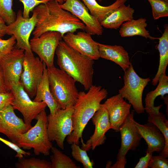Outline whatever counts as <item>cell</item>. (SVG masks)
I'll list each match as a JSON object with an SVG mask.
<instances>
[{
	"instance_id": "18",
	"label": "cell",
	"mask_w": 168,
	"mask_h": 168,
	"mask_svg": "<svg viewBox=\"0 0 168 168\" xmlns=\"http://www.w3.org/2000/svg\"><path fill=\"white\" fill-rule=\"evenodd\" d=\"M102 105L108 111L111 129L119 132L120 127L130 113L131 105L119 93L108 98Z\"/></svg>"
},
{
	"instance_id": "31",
	"label": "cell",
	"mask_w": 168,
	"mask_h": 168,
	"mask_svg": "<svg viewBox=\"0 0 168 168\" xmlns=\"http://www.w3.org/2000/svg\"><path fill=\"white\" fill-rule=\"evenodd\" d=\"M13 0H0V16L7 25L15 20L16 15L12 9Z\"/></svg>"
},
{
	"instance_id": "41",
	"label": "cell",
	"mask_w": 168,
	"mask_h": 168,
	"mask_svg": "<svg viewBox=\"0 0 168 168\" xmlns=\"http://www.w3.org/2000/svg\"><path fill=\"white\" fill-rule=\"evenodd\" d=\"M57 1L59 4H62L64 3L66 0H55Z\"/></svg>"
},
{
	"instance_id": "2",
	"label": "cell",
	"mask_w": 168,
	"mask_h": 168,
	"mask_svg": "<svg viewBox=\"0 0 168 168\" xmlns=\"http://www.w3.org/2000/svg\"><path fill=\"white\" fill-rule=\"evenodd\" d=\"M108 95L107 90L100 86L92 85L85 93L78 92L76 102L73 106L72 114V131L66 138L68 144H79L83 141V131L90 120L100 108L101 101Z\"/></svg>"
},
{
	"instance_id": "15",
	"label": "cell",
	"mask_w": 168,
	"mask_h": 168,
	"mask_svg": "<svg viewBox=\"0 0 168 168\" xmlns=\"http://www.w3.org/2000/svg\"><path fill=\"white\" fill-rule=\"evenodd\" d=\"M92 119L95 126L94 133L86 143L81 142V148L86 151L91 149L93 150L96 147L103 144L106 139L105 133L112 128L108 111L102 104Z\"/></svg>"
},
{
	"instance_id": "16",
	"label": "cell",
	"mask_w": 168,
	"mask_h": 168,
	"mask_svg": "<svg viewBox=\"0 0 168 168\" xmlns=\"http://www.w3.org/2000/svg\"><path fill=\"white\" fill-rule=\"evenodd\" d=\"M25 51L15 46L4 58L0 60L2 65L8 91L12 85L20 81L23 71Z\"/></svg>"
},
{
	"instance_id": "1",
	"label": "cell",
	"mask_w": 168,
	"mask_h": 168,
	"mask_svg": "<svg viewBox=\"0 0 168 168\" xmlns=\"http://www.w3.org/2000/svg\"><path fill=\"white\" fill-rule=\"evenodd\" d=\"M33 10L36 14L37 19L32 32L34 37L50 31L59 32L62 36L78 30L85 31V25L71 12L61 8L55 0L40 4Z\"/></svg>"
},
{
	"instance_id": "24",
	"label": "cell",
	"mask_w": 168,
	"mask_h": 168,
	"mask_svg": "<svg viewBox=\"0 0 168 168\" xmlns=\"http://www.w3.org/2000/svg\"><path fill=\"white\" fill-rule=\"evenodd\" d=\"M146 21V19L141 18L137 20L132 19L123 23L119 31L120 35L122 37L138 35L146 39H157V38L152 36L146 29L147 25Z\"/></svg>"
},
{
	"instance_id": "17",
	"label": "cell",
	"mask_w": 168,
	"mask_h": 168,
	"mask_svg": "<svg viewBox=\"0 0 168 168\" xmlns=\"http://www.w3.org/2000/svg\"><path fill=\"white\" fill-rule=\"evenodd\" d=\"M62 9L71 12L85 25L86 32L91 35H102L103 27L95 17L89 12L86 6L80 0H66L62 4H59Z\"/></svg>"
},
{
	"instance_id": "10",
	"label": "cell",
	"mask_w": 168,
	"mask_h": 168,
	"mask_svg": "<svg viewBox=\"0 0 168 168\" xmlns=\"http://www.w3.org/2000/svg\"><path fill=\"white\" fill-rule=\"evenodd\" d=\"M10 91L14 96L12 105L14 110L19 111L22 114L25 123L31 124L32 121L36 119L39 114L45 110L47 106L44 102H37L32 100L24 90L20 81L13 84Z\"/></svg>"
},
{
	"instance_id": "38",
	"label": "cell",
	"mask_w": 168,
	"mask_h": 168,
	"mask_svg": "<svg viewBox=\"0 0 168 168\" xmlns=\"http://www.w3.org/2000/svg\"><path fill=\"white\" fill-rule=\"evenodd\" d=\"M153 153H146L145 156L140 158L135 168H148Z\"/></svg>"
},
{
	"instance_id": "7",
	"label": "cell",
	"mask_w": 168,
	"mask_h": 168,
	"mask_svg": "<svg viewBox=\"0 0 168 168\" xmlns=\"http://www.w3.org/2000/svg\"><path fill=\"white\" fill-rule=\"evenodd\" d=\"M134 110H132L120 127L121 145L117 156V161L110 168H124L127 161L125 156L129 150L135 151L140 145L142 138L134 119Z\"/></svg>"
},
{
	"instance_id": "21",
	"label": "cell",
	"mask_w": 168,
	"mask_h": 168,
	"mask_svg": "<svg viewBox=\"0 0 168 168\" xmlns=\"http://www.w3.org/2000/svg\"><path fill=\"white\" fill-rule=\"evenodd\" d=\"M33 100L45 103L51 114H55L58 110L61 109L51 91L46 65L44 66L42 80L37 87L36 94Z\"/></svg>"
},
{
	"instance_id": "34",
	"label": "cell",
	"mask_w": 168,
	"mask_h": 168,
	"mask_svg": "<svg viewBox=\"0 0 168 168\" xmlns=\"http://www.w3.org/2000/svg\"><path fill=\"white\" fill-rule=\"evenodd\" d=\"M19 0L23 5L24 9L22 12L23 16L25 18H28L30 12H32L35 7L41 3H45L50 0Z\"/></svg>"
},
{
	"instance_id": "27",
	"label": "cell",
	"mask_w": 168,
	"mask_h": 168,
	"mask_svg": "<svg viewBox=\"0 0 168 168\" xmlns=\"http://www.w3.org/2000/svg\"><path fill=\"white\" fill-rule=\"evenodd\" d=\"M159 83L156 88L146 94L145 99L144 109L152 108L155 107L154 102L156 98L159 96L161 97L168 94V77L166 74L161 75L158 81Z\"/></svg>"
},
{
	"instance_id": "36",
	"label": "cell",
	"mask_w": 168,
	"mask_h": 168,
	"mask_svg": "<svg viewBox=\"0 0 168 168\" xmlns=\"http://www.w3.org/2000/svg\"><path fill=\"white\" fill-rule=\"evenodd\" d=\"M0 141L2 142L8 147L12 149L16 152L15 157L18 158L23 157V155L30 156V152H26L22 149L17 144L5 139L0 137Z\"/></svg>"
},
{
	"instance_id": "23",
	"label": "cell",
	"mask_w": 168,
	"mask_h": 168,
	"mask_svg": "<svg viewBox=\"0 0 168 168\" xmlns=\"http://www.w3.org/2000/svg\"><path fill=\"white\" fill-rule=\"evenodd\" d=\"M162 105L146 109L145 110L149 115L147 121L156 126L165 138V146L163 150L159 152V155L167 158L168 157V120L166 115L159 112V110Z\"/></svg>"
},
{
	"instance_id": "8",
	"label": "cell",
	"mask_w": 168,
	"mask_h": 168,
	"mask_svg": "<svg viewBox=\"0 0 168 168\" xmlns=\"http://www.w3.org/2000/svg\"><path fill=\"white\" fill-rule=\"evenodd\" d=\"M73 106L60 109L53 114L47 115L48 130L51 142L55 141L61 149H64V141L72 131V114Z\"/></svg>"
},
{
	"instance_id": "5",
	"label": "cell",
	"mask_w": 168,
	"mask_h": 168,
	"mask_svg": "<svg viewBox=\"0 0 168 168\" xmlns=\"http://www.w3.org/2000/svg\"><path fill=\"white\" fill-rule=\"evenodd\" d=\"M36 119L37 121L34 126L19 135L16 144L24 149H33L36 155L41 153L48 156L53 146L49 138L47 115L45 110L39 114Z\"/></svg>"
},
{
	"instance_id": "19",
	"label": "cell",
	"mask_w": 168,
	"mask_h": 168,
	"mask_svg": "<svg viewBox=\"0 0 168 168\" xmlns=\"http://www.w3.org/2000/svg\"><path fill=\"white\" fill-rule=\"evenodd\" d=\"M135 125L142 138L145 141L147 147L145 153L160 152L165 145V138L158 128L152 123L147 121L143 124L134 121Z\"/></svg>"
},
{
	"instance_id": "13",
	"label": "cell",
	"mask_w": 168,
	"mask_h": 168,
	"mask_svg": "<svg viewBox=\"0 0 168 168\" xmlns=\"http://www.w3.org/2000/svg\"><path fill=\"white\" fill-rule=\"evenodd\" d=\"M14 110L10 105L0 111V133L16 144L19 135L26 132L32 126L18 117Z\"/></svg>"
},
{
	"instance_id": "3",
	"label": "cell",
	"mask_w": 168,
	"mask_h": 168,
	"mask_svg": "<svg viewBox=\"0 0 168 168\" xmlns=\"http://www.w3.org/2000/svg\"><path fill=\"white\" fill-rule=\"evenodd\" d=\"M60 69L88 90L93 85L94 60L60 41L55 51Z\"/></svg>"
},
{
	"instance_id": "33",
	"label": "cell",
	"mask_w": 168,
	"mask_h": 168,
	"mask_svg": "<svg viewBox=\"0 0 168 168\" xmlns=\"http://www.w3.org/2000/svg\"><path fill=\"white\" fill-rule=\"evenodd\" d=\"M16 44V39L13 35L7 40L0 38V60L10 53Z\"/></svg>"
},
{
	"instance_id": "32",
	"label": "cell",
	"mask_w": 168,
	"mask_h": 168,
	"mask_svg": "<svg viewBox=\"0 0 168 168\" xmlns=\"http://www.w3.org/2000/svg\"><path fill=\"white\" fill-rule=\"evenodd\" d=\"M152 9L154 20L168 16V2L164 0H147Z\"/></svg>"
},
{
	"instance_id": "22",
	"label": "cell",
	"mask_w": 168,
	"mask_h": 168,
	"mask_svg": "<svg viewBox=\"0 0 168 168\" xmlns=\"http://www.w3.org/2000/svg\"><path fill=\"white\" fill-rule=\"evenodd\" d=\"M134 9L124 3L114 10L100 23L103 27L117 30L124 22L133 19Z\"/></svg>"
},
{
	"instance_id": "42",
	"label": "cell",
	"mask_w": 168,
	"mask_h": 168,
	"mask_svg": "<svg viewBox=\"0 0 168 168\" xmlns=\"http://www.w3.org/2000/svg\"><path fill=\"white\" fill-rule=\"evenodd\" d=\"M103 0H98V1H100V2H101V1H103Z\"/></svg>"
},
{
	"instance_id": "9",
	"label": "cell",
	"mask_w": 168,
	"mask_h": 168,
	"mask_svg": "<svg viewBox=\"0 0 168 168\" xmlns=\"http://www.w3.org/2000/svg\"><path fill=\"white\" fill-rule=\"evenodd\" d=\"M23 71L20 82L25 91L30 98L36 95L37 87L43 75L45 63L33 53L24 52Z\"/></svg>"
},
{
	"instance_id": "12",
	"label": "cell",
	"mask_w": 168,
	"mask_h": 168,
	"mask_svg": "<svg viewBox=\"0 0 168 168\" xmlns=\"http://www.w3.org/2000/svg\"><path fill=\"white\" fill-rule=\"evenodd\" d=\"M63 36L59 32L47 31L39 37H33L30 41V49L44 62L47 68L54 66V58L55 51Z\"/></svg>"
},
{
	"instance_id": "40",
	"label": "cell",
	"mask_w": 168,
	"mask_h": 168,
	"mask_svg": "<svg viewBox=\"0 0 168 168\" xmlns=\"http://www.w3.org/2000/svg\"><path fill=\"white\" fill-rule=\"evenodd\" d=\"M7 25L2 17L0 16V38L6 34V29Z\"/></svg>"
},
{
	"instance_id": "43",
	"label": "cell",
	"mask_w": 168,
	"mask_h": 168,
	"mask_svg": "<svg viewBox=\"0 0 168 168\" xmlns=\"http://www.w3.org/2000/svg\"><path fill=\"white\" fill-rule=\"evenodd\" d=\"M165 0L166 1H167V2H168V0Z\"/></svg>"
},
{
	"instance_id": "35",
	"label": "cell",
	"mask_w": 168,
	"mask_h": 168,
	"mask_svg": "<svg viewBox=\"0 0 168 168\" xmlns=\"http://www.w3.org/2000/svg\"><path fill=\"white\" fill-rule=\"evenodd\" d=\"M149 167L151 168H168V160L161 155L152 156Z\"/></svg>"
},
{
	"instance_id": "25",
	"label": "cell",
	"mask_w": 168,
	"mask_h": 168,
	"mask_svg": "<svg viewBox=\"0 0 168 168\" xmlns=\"http://www.w3.org/2000/svg\"><path fill=\"white\" fill-rule=\"evenodd\" d=\"M164 30L162 35L157 38L159 40L158 49L159 53V63L157 72L152 81V84L155 86L158 83L160 76L166 74L168 64V25L164 26Z\"/></svg>"
},
{
	"instance_id": "28",
	"label": "cell",
	"mask_w": 168,
	"mask_h": 168,
	"mask_svg": "<svg viewBox=\"0 0 168 168\" xmlns=\"http://www.w3.org/2000/svg\"><path fill=\"white\" fill-rule=\"evenodd\" d=\"M50 150L53 155L50 156L52 168H80L69 156L53 146Z\"/></svg>"
},
{
	"instance_id": "4",
	"label": "cell",
	"mask_w": 168,
	"mask_h": 168,
	"mask_svg": "<svg viewBox=\"0 0 168 168\" xmlns=\"http://www.w3.org/2000/svg\"><path fill=\"white\" fill-rule=\"evenodd\" d=\"M51 91L61 109L73 107L78 95L75 80L54 66L47 68Z\"/></svg>"
},
{
	"instance_id": "6",
	"label": "cell",
	"mask_w": 168,
	"mask_h": 168,
	"mask_svg": "<svg viewBox=\"0 0 168 168\" xmlns=\"http://www.w3.org/2000/svg\"><path fill=\"white\" fill-rule=\"evenodd\" d=\"M124 72V85L119 90V93L123 98L128 101L137 113H143L145 110L142 103V94L145 88L150 81V78H143L139 77L131 63Z\"/></svg>"
},
{
	"instance_id": "30",
	"label": "cell",
	"mask_w": 168,
	"mask_h": 168,
	"mask_svg": "<svg viewBox=\"0 0 168 168\" xmlns=\"http://www.w3.org/2000/svg\"><path fill=\"white\" fill-rule=\"evenodd\" d=\"M71 148L72 155L77 161L82 164L84 168H92L94 165V161H91L88 156L87 151L81 148L75 143L72 144Z\"/></svg>"
},
{
	"instance_id": "39",
	"label": "cell",
	"mask_w": 168,
	"mask_h": 168,
	"mask_svg": "<svg viewBox=\"0 0 168 168\" xmlns=\"http://www.w3.org/2000/svg\"><path fill=\"white\" fill-rule=\"evenodd\" d=\"M8 91L6 84L3 68L0 61V93Z\"/></svg>"
},
{
	"instance_id": "14",
	"label": "cell",
	"mask_w": 168,
	"mask_h": 168,
	"mask_svg": "<svg viewBox=\"0 0 168 168\" xmlns=\"http://www.w3.org/2000/svg\"><path fill=\"white\" fill-rule=\"evenodd\" d=\"M91 35L84 31L77 34L68 32L63 36V39L74 50L94 60H97L100 58L99 43L93 40Z\"/></svg>"
},
{
	"instance_id": "11",
	"label": "cell",
	"mask_w": 168,
	"mask_h": 168,
	"mask_svg": "<svg viewBox=\"0 0 168 168\" xmlns=\"http://www.w3.org/2000/svg\"><path fill=\"white\" fill-rule=\"evenodd\" d=\"M32 12L31 17L25 18L23 16L21 11L19 10L15 21L7 25L6 29V34L13 35L15 37V46L29 53H32L30 47L29 38L31 33L35 28L37 20L36 12L34 10Z\"/></svg>"
},
{
	"instance_id": "37",
	"label": "cell",
	"mask_w": 168,
	"mask_h": 168,
	"mask_svg": "<svg viewBox=\"0 0 168 168\" xmlns=\"http://www.w3.org/2000/svg\"><path fill=\"white\" fill-rule=\"evenodd\" d=\"M14 100V96L10 91L0 93V111L7 106L12 105Z\"/></svg>"
},
{
	"instance_id": "26",
	"label": "cell",
	"mask_w": 168,
	"mask_h": 168,
	"mask_svg": "<svg viewBox=\"0 0 168 168\" xmlns=\"http://www.w3.org/2000/svg\"><path fill=\"white\" fill-rule=\"evenodd\" d=\"M90 12L100 22L114 10L125 3L127 0H116L107 6L100 5L96 0H82Z\"/></svg>"
},
{
	"instance_id": "29",
	"label": "cell",
	"mask_w": 168,
	"mask_h": 168,
	"mask_svg": "<svg viewBox=\"0 0 168 168\" xmlns=\"http://www.w3.org/2000/svg\"><path fill=\"white\" fill-rule=\"evenodd\" d=\"M18 158V162L15 163L17 168H52L50 162L34 157L26 159L23 157Z\"/></svg>"
},
{
	"instance_id": "20",
	"label": "cell",
	"mask_w": 168,
	"mask_h": 168,
	"mask_svg": "<svg viewBox=\"0 0 168 168\" xmlns=\"http://www.w3.org/2000/svg\"><path fill=\"white\" fill-rule=\"evenodd\" d=\"M100 58L113 62L124 72L131 63L128 53L120 45H111L99 43Z\"/></svg>"
}]
</instances>
